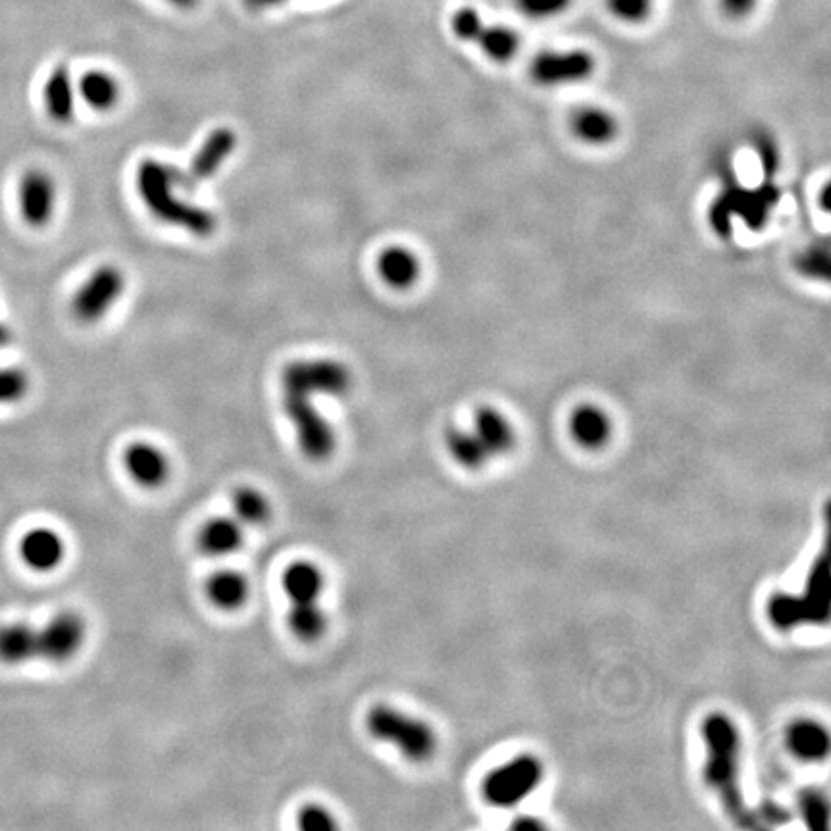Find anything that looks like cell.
Returning a JSON list of instances; mask_svg holds the SVG:
<instances>
[{
	"label": "cell",
	"instance_id": "cell-1",
	"mask_svg": "<svg viewBox=\"0 0 831 831\" xmlns=\"http://www.w3.org/2000/svg\"><path fill=\"white\" fill-rule=\"evenodd\" d=\"M706 745L705 781L712 787L726 814L739 828H756V816L745 803L739 783L741 739L735 724L724 714H712L703 724Z\"/></svg>",
	"mask_w": 831,
	"mask_h": 831
},
{
	"label": "cell",
	"instance_id": "cell-2",
	"mask_svg": "<svg viewBox=\"0 0 831 831\" xmlns=\"http://www.w3.org/2000/svg\"><path fill=\"white\" fill-rule=\"evenodd\" d=\"M174 166L147 158L137 168V191L152 216L195 237H210L218 229V216L176 195Z\"/></svg>",
	"mask_w": 831,
	"mask_h": 831
},
{
	"label": "cell",
	"instance_id": "cell-3",
	"mask_svg": "<svg viewBox=\"0 0 831 831\" xmlns=\"http://www.w3.org/2000/svg\"><path fill=\"white\" fill-rule=\"evenodd\" d=\"M830 599V560L822 553L810 570L803 595H774L768 603V618L781 631L808 624L822 626L830 618Z\"/></svg>",
	"mask_w": 831,
	"mask_h": 831
},
{
	"label": "cell",
	"instance_id": "cell-4",
	"mask_svg": "<svg viewBox=\"0 0 831 831\" xmlns=\"http://www.w3.org/2000/svg\"><path fill=\"white\" fill-rule=\"evenodd\" d=\"M364 724L374 739L393 745L410 762H426L437 749V735L429 724L393 706H372Z\"/></svg>",
	"mask_w": 831,
	"mask_h": 831
},
{
	"label": "cell",
	"instance_id": "cell-5",
	"mask_svg": "<svg viewBox=\"0 0 831 831\" xmlns=\"http://www.w3.org/2000/svg\"><path fill=\"white\" fill-rule=\"evenodd\" d=\"M283 410L295 426L297 441L306 458L314 462L328 460L335 451L337 437L328 420L312 403V395L283 389Z\"/></svg>",
	"mask_w": 831,
	"mask_h": 831
},
{
	"label": "cell",
	"instance_id": "cell-6",
	"mask_svg": "<svg viewBox=\"0 0 831 831\" xmlns=\"http://www.w3.org/2000/svg\"><path fill=\"white\" fill-rule=\"evenodd\" d=\"M281 385L283 389L301 391L312 397H343L353 387V374L343 362L331 358L295 360L285 366L281 374Z\"/></svg>",
	"mask_w": 831,
	"mask_h": 831
},
{
	"label": "cell",
	"instance_id": "cell-7",
	"mask_svg": "<svg viewBox=\"0 0 831 831\" xmlns=\"http://www.w3.org/2000/svg\"><path fill=\"white\" fill-rule=\"evenodd\" d=\"M543 764L535 756L522 755L497 770L483 781V797L489 805L510 808L522 803L543 781Z\"/></svg>",
	"mask_w": 831,
	"mask_h": 831
},
{
	"label": "cell",
	"instance_id": "cell-8",
	"mask_svg": "<svg viewBox=\"0 0 831 831\" xmlns=\"http://www.w3.org/2000/svg\"><path fill=\"white\" fill-rule=\"evenodd\" d=\"M454 35L460 41L478 45L483 54L499 64L510 62L520 51V37L506 26H489L474 8H460L453 16Z\"/></svg>",
	"mask_w": 831,
	"mask_h": 831
},
{
	"label": "cell",
	"instance_id": "cell-9",
	"mask_svg": "<svg viewBox=\"0 0 831 831\" xmlns=\"http://www.w3.org/2000/svg\"><path fill=\"white\" fill-rule=\"evenodd\" d=\"M126 289V276L116 266H101L79 287L72 299V314L81 324H93L114 306Z\"/></svg>",
	"mask_w": 831,
	"mask_h": 831
},
{
	"label": "cell",
	"instance_id": "cell-10",
	"mask_svg": "<svg viewBox=\"0 0 831 831\" xmlns=\"http://www.w3.org/2000/svg\"><path fill=\"white\" fill-rule=\"evenodd\" d=\"M597 62L593 54L581 49L547 51L537 54L529 66L531 79L541 87H560L580 83L593 76Z\"/></svg>",
	"mask_w": 831,
	"mask_h": 831
},
{
	"label": "cell",
	"instance_id": "cell-11",
	"mask_svg": "<svg viewBox=\"0 0 831 831\" xmlns=\"http://www.w3.org/2000/svg\"><path fill=\"white\" fill-rule=\"evenodd\" d=\"M235 147H237V135L233 129L229 127L214 129L202 143L201 149L195 154L187 170L174 166L177 189L185 193H193L206 179L218 174V170L233 154Z\"/></svg>",
	"mask_w": 831,
	"mask_h": 831
},
{
	"label": "cell",
	"instance_id": "cell-12",
	"mask_svg": "<svg viewBox=\"0 0 831 831\" xmlns=\"http://www.w3.org/2000/svg\"><path fill=\"white\" fill-rule=\"evenodd\" d=\"M87 637V624L77 612H60L39 628V658L66 662L79 653Z\"/></svg>",
	"mask_w": 831,
	"mask_h": 831
},
{
	"label": "cell",
	"instance_id": "cell-13",
	"mask_svg": "<svg viewBox=\"0 0 831 831\" xmlns=\"http://www.w3.org/2000/svg\"><path fill=\"white\" fill-rule=\"evenodd\" d=\"M281 583L289 601V610L320 606V597L326 589L324 572L310 560H297L289 564Z\"/></svg>",
	"mask_w": 831,
	"mask_h": 831
},
{
	"label": "cell",
	"instance_id": "cell-14",
	"mask_svg": "<svg viewBox=\"0 0 831 831\" xmlns=\"http://www.w3.org/2000/svg\"><path fill=\"white\" fill-rule=\"evenodd\" d=\"M56 204V187L49 174L33 170L20 183V208L29 226L49 224Z\"/></svg>",
	"mask_w": 831,
	"mask_h": 831
},
{
	"label": "cell",
	"instance_id": "cell-15",
	"mask_svg": "<svg viewBox=\"0 0 831 831\" xmlns=\"http://www.w3.org/2000/svg\"><path fill=\"white\" fill-rule=\"evenodd\" d=\"M124 466L131 479L147 489H156L170 478L168 456L147 441H137L127 447Z\"/></svg>",
	"mask_w": 831,
	"mask_h": 831
},
{
	"label": "cell",
	"instance_id": "cell-16",
	"mask_svg": "<svg viewBox=\"0 0 831 831\" xmlns=\"http://www.w3.org/2000/svg\"><path fill=\"white\" fill-rule=\"evenodd\" d=\"M472 431L491 458L508 454L516 445V429L497 408L483 406L474 416Z\"/></svg>",
	"mask_w": 831,
	"mask_h": 831
},
{
	"label": "cell",
	"instance_id": "cell-17",
	"mask_svg": "<svg viewBox=\"0 0 831 831\" xmlns=\"http://www.w3.org/2000/svg\"><path fill=\"white\" fill-rule=\"evenodd\" d=\"M20 553L27 566L35 572H52L64 560V539L49 528L29 531L22 539Z\"/></svg>",
	"mask_w": 831,
	"mask_h": 831
},
{
	"label": "cell",
	"instance_id": "cell-18",
	"mask_svg": "<svg viewBox=\"0 0 831 831\" xmlns=\"http://www.w3.org/2000/svg\"><path fill=\"white\" fill-rule=\"evenodd\" d=\"M243 545V526L229 516H216L202 524L197 547L206 556H229Z\"/></svg>",
	"mask_w": 831,
	"mask_h": 831
},
{
	"label": "cell",
	"instance_id": "cell-19",
	"mask_svg": "<svg viewBox=\"0 0 831 831\" xmlns=\"http://www.w3.org/2000/svg\"><path fill=\"white\" fill-rule=\"evenodd\" d=\"M570 129L587 145H606L618 135V120L605 108L581 106L570 118Z\"/></svg>",
	"mask_w": 831,
	"mask_h": 831
},
{
	"label": "cell",
	"instance_id": "cell-20",
	"mask_svg": "<svg viewBox=\"0 0 831 831\" xmlns=\"http://www.w3.org/2000/svg\"><path fill=\"white\" fill-rule=\"evenodd\" d=\"M378 272L389 287L403 291L418 281L422 264L420 258L410 249L395 245L379 254Z\"/></svg>",
	"mask_w": 831,
	"mask_h": 831
},
{
	"label": "cell",
	"instance_id": "cell-21",
	"mask_svg": "<svg viewBox=\"0 0 831 831\" xmlns=\"http://www.w3.org/2000/svg\"><path fill=\"white\" fill-rule=\"evenodd\" d=\"M570 431L583 449H601L612 435V424L603 408L583 404L572 414Z\"/></svg>",
	"mask_w": 831,
	"mask_h": 831
},
{
	"label": "cell",
	"instance_id": "cell-22",
	"mask_svg": "<svg viewBox=\"0 0 831 831\" xmlns=\"http://www.w3.org/2000/svg\"><path fill=\"white\" fill-rule=\"evenodd\" d=\"M787 745L797 758L806 762H816L828 755L830 735L822 724L814 720H797L787 730Z\"/></svg>",
	"mask_w": 831,
	"mask_h": 831
},
{
	"label": "cell",
	"instance_id": "cell-23",
	"mask_svg": "<svg viewBox=\"0 0 831 831\" xmlns=\"http://www.w3.org/2000/svg\"><path fill=\"white\" fill-rule=\"evenodd\" d=\"M39 658V628L8 624L0 628V662L26 664Z\"/></svg>",
	"mask_w": 831,
	"mask_h": 831
},
{
	"label": "cell",
	"instance_id": "cell-24",
	"mask_svg": "<svg viewBox=\"0 0 831 831\" xmlns=\"http://www.w3.org/2000/svg\"><path fill=\"white\" fill-rule=\"evenodd\" d=\"M45 108L54 122L68 124L76 112V91L72 74L66 66H58L45 83Z\"/></svg>",
	"mask_w": 831,
	"mask_h": 831
},
{
	"label": "cell",
	"instance_id": "cell-25",
	"mask_svg": "<svg viewBox=\"0 0 831 831\" xmlns=\"http://www.w3.org/2000/svg\"><path fill=\"white\" fill-rule=\"evenodd\" d=\"M251 585L249 580L235 570H222L206 581V595L210 603L220 610H237L247 603Z\"/></svg>",
	"mask_w": 831,
	"mask_h": 831
},
{
	"label": "cell",
	"instance_id": "cell-26",
	"mask_svg": "<svg viewBox=\"0 0 831 831\" xmlns=\"http://www.w3.org/2000/svg\"><path fill=\"white\" fill-rule=\"evenodd\" d=\"M445 445L456 464H460L466 470H481L491 458L472 429H447Z\"/></svg>",
	"mask_w": 831,
	"mask_h": 831
},
{
	"label": "cell",
	"instance_id": "cell-27",
	"mask_svg": "<svg viewBox=\"0 0 831 831\" xmlns=\"http://www.w3.org/2000/svg\"><path fill=\"white\" fill-rule=\"evenodd\" d=\"M231 504H233V512H235V520L243 526V528H258L264 526L270 518H272V504L268 501V497L254 489V487H239L235 489L233 497H231Z\"/></svg>",
	"mask_w": 831,
	"mask_h": 831
},
{
	"label": "cell",
	"instance_id": "cell-28",
	"mask_svg": "<svg viewBox=\"0 0 831 831\" xmlns=\"http://www.w3.org/2000/svg\"><path fill=\"white\" fill-rule=\"evenodd\" d=\"M79 93L93 110H112L120 99V85L106 72H87L79 81Z\"/></svg>",
	"mask_w": 831,
	"mask_h": 831
},
{
	"label": "cell",
	"instance_id": "cell-29",
	"mask_svg": "<svg viewBox=\"0 0 831 831\" xmlns=\"http://www.w3.org/2000/svg\"><path fill=\"white\" fill-rule=\"evenodd\" d=\"M799 808H801V816L805 818L806 826L810 830H828V803L826 799L818 793L808 789L801 797H799Z\"/></svg>",
	"mask_w": 831,
	"mask_h": 831
},
{
	"label": "cell",
	"instance_id": "cell-30",
	"mask_svg": "<svg viewBox=\"0 0 831 831\" xmlns=\"http://www.w3.org/2000/svg\"><path fill=\"white\" fill-rule=\"evenodd\" d=\"M608 12L626 24H643L649 20L653 0H606Z\"/></svg>",
	"mask_w": 831,
	"mask_h": 831
},
{
	"label": "cell",
	"instance_id": "cell-31",
	"mask_svg": "<svg viewBox=\"0 0 831 831\" xmlns=\"http://www.w3.org/2000/svg\"><path fill=\"white\" fill-rule=\"evenodd\" d=\"M29 379L20 368L0 370V404L18 403L26 397Z\"/></svg>",
	"mask_w": 831,
	"mask_h": 831
},
{
	"label": "cell",
	"instance_id": "cell-32",
	"mask_svg": "<svg viewBox=\"0 0 831 831\" xmlns=\"http://www.w3.org/2000/svg\"><path fill=\"white\" fill-rule=\"evenodd\" d=\"M297 824L301 830L306 831H328L337 828L335 816L322 805L303 806L297 814Z\"/></svg>",
	"mask_w": 831,
	"mask_h": 831
},
{
	"label": "cell",
	"instance_id": "cell-33",
	"mask_svg": "<svg viewBox=\"0 0 831 831\" xmlns=\"http://www.w3.org/2000/svg\"><path fill=\"white\" fill-rule=\"evenodd\" d=\"M572 0H516V6L522 14L533 20L554 18L570 8Z\"/></svg>",
	"mask_w": 831,
	"mask_h": 831
},
{
	"label": "cell",
	"instance_id": "cell-34",
	"mask_svg": "<svg viewBox=\"0 0 831 831\" xmlns=\"http://www.w3.org/2000/svg\"><path fill=\"white\" fill-rule=\"evenodd\" d=\"M758 0H720L722 12L730 20H745L756 8Z\"/></svg>",
	"mask_w": 831,
	"mask_h": 831
},
{
	"label": "cell",
	"instance_id": "cell-35",
	"mask_svg": "<svg viewBox=\"0 0 831 831\" xmlns=\"http://www.w3.org/2000/svg\"><path fill=\"white\" fill-rule=\"evenodd\" d=\"M252 10H262V8H270V6H277L283 4L285 0H243Z\"/></svg>",
	"mask_w": 831,
	"mask_h": 831
},
{
	"label": "cell",
	"instance_id": "cell-36",
	"mask_svg": "<svg viewBox=\"0 0 831 831\" xmlns=\"http://www.w3.org/2000/svg\"><path fill=\"white\" fill-rule=\"evenodd\" d=\"M10 341H12V333H10V329H8V326H4V324L0 322V349H2V347H6Z\"/></svg>",
	"mask_w": 831,
	"mask_h": 831
},
{
	"label": "cell",
	"instance_id": "cell-37",
	"mask_svg": "<svg viewBox=\"0 0 831 831\" xmlns=\"http://www.w3.org/2000/svg\"><path fill=\"white\" fill-rule=\"evenodd\" d=\"M168 2L176 4L179 8H191V6H195L199 0H168Z\"/></svg>",
	"mask_w": 831,
	"mask_h": 831
}]
</instances>
